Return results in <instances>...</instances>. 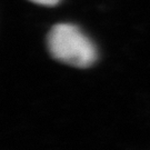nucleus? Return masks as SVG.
Returning a JSON list of instances; mask_svg holds the SVG:
<instances>
[{"label":"nucleus","instance_id":"1","mask_svg":"<svg viewBox=\"0 0 150 150\" xmlns=\"http://www.w3.org/2000/svg\"><path fill=\"white\" fill-rule=\"evenodd\" d=\"M46 43L54 60L71 67L85 69L98 60V50L93 41L71 23H57L51 27Z\"/></svg>","mask_w":150,"mask_h":150},{"label":"nucleus","instance_id":"2","mask_svg":"<svg viewBox=\"0 0 150 150\" xmlns=\"http://www.w3.org/2000/svg\"><path fill=\"white\" fill-rule=\"evenodd\" d=\"M33 4H37V5L41 6H47V7H52V6L58 5L61 0H29Z\"/></svg>","mask_w":150,"mask_h":150}]
</instances>
